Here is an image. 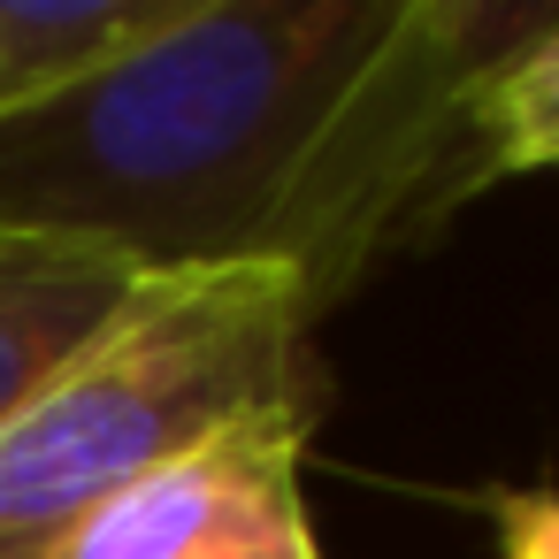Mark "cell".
<instances>
[{"label": "cell", "mask_w": 559, "mask_h": 559, "mask_svg": "<svg viewBox=\"0 0 559 559\" xmlns=\"http://www.w3.org/2000/svg\"><path fill=\"white\" fill-rule=\"evenodd\" d=\"M406 0H192L146 47L0 123V238L192 276L269 238Z\"/></svg>", "instance_id": "1"}, {"label": "cell", "mask_w": 559, "mask_h": 559, "mask_svg": "<svg viewBox=\"0 0 559 559\" xmlns=\"http://www.w3.org/2000/svg\"><path fill=\"white\" fill-rule=\"evenodd\" d=\"M314 307L284 261L146 276L0 414V559H55L116 490L246 414H314Z\"/></svg>", "instance_id": "2"}, {"label": "cell", "mask_w": 559, "mask_h": 559, "mask_svg": "<svg viewBox=\"0 0 559 559\" xmlns=\"http://www.w3.org/2000/svg\"><path fill=\"white\" fill-rule=\"evenodd\" d=\"M559 9H483V0H406L345 108L330 116L269 261H284L314 322L368 276L399 230H429L475 192V93L544 47Z\"/></svg>", "instance_id": "3"}, {"label": "cell", "mask_w": 559, "mask_h": 559, "mask_svg": "<svg viewBox=\"0 0 559 559\" xmlns=\"http://www.w3.org/2000/svg\"><path fill=\"white\" fill-rule=\"evenodd\" d=\"M307 421L246 414L116 490L55 559H322L307 521Z\"/></svg>", "instance_id": "4"}, {"label": "cell", "mask_w": 559, "mask_h": 559, "mask_svg": "<svg viewBox=\"0 0 559 559\" xmlns=\"http://www.w3.org/2000/svg\"><path fill=\"white\" fill-rule=\"evenodd\" d=\"M146 276L108 253L0 238V414H9L47 368H62Z\"/></svg>", "instance_id": "5"}, {"label": "cell", "mask_w": 559, "mask_h": 559, "mask_svg": "<svg viewBox=\"0 0 559 559\" xmlns=\"http://www.w3.org/2000/svg\"><path fill=\"white\" fill-rule=\"evenodd\" d=\"M192 0H0V123L169 32Z\"/></svg>", "instance_id": "6"}, {"label": "cell", "mask_w": 559, "mask_h": 559, "mask_svg": "<svg viewBox=\"0 0 559 559\" xmlns=\"http://www.w3.org/2000/svg\"><path fill=\"white\" fill-rule=\"evenodd\" d=\"M521 169H559V32L475 93V177L498 185Z\"/></svg>", "instance_id": "7"}, {"label": "cell", "mask_w": 559, "mask_h": 559, "mask_svg": "<svg viewBox=\"0 0 559 559\" xmlns=\"http://www.w3.org/2000/svg\"><path fill=\"white\" fill-rule=\"evenodd\" d=\"M498 559H559V490H498Z\"/></svg>", "instance_id": "8"}]
</instances>
